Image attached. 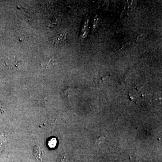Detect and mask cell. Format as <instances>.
I'll list each match as a JSON object with an SVG mask.
<instances>
[{
    "mask_svg": "<svg viewBox=\"0 0 162 162\" xmlns=\"http://www.w3.org/2000/svg\"><path fill=\"white\" fill-rule=\"evenodd\" d=\"M57 141L55 138H52L48 141V145L50 148H54L56 146Z\"/></svg>",
    "mask_w": 162,
    "mask_h": 162,
    "instance_id": "cell-6",
    "label": "cell"
},
{
    "mask_svg": "<svg viewBox=\"0 0 162 162\" xmlns=\"http://www.w3.org/2000/svg\"><path fill=\"white\" fill-rule=\"evenodd\" d=\"M33 155L37 160L40 162L42 161L44 156V152L38 144H37L33 147Z\"/></svg>",
    "mask_w": 162,
    "mask_h": 162,
    "instance_id": "cell-2",
    "label": "cell"
},
{
    "mask_svg": "<svg viewBox=\"0 0 162 162\" xmlns=\"http://www.w3.org/2000/svg\"><path fill=\"white\" fill-rule=\"evenodd\" d=\"M105 139L104 136H101L96 138V139L95 143L96 145L98 146V147H100L103 145L104 143H105Z\"/></svg>",
    "mask_w": 162,
    "mask_h": 162,
    "instance_id": "cell-4",
    "label": "cell"
},
{
    "mask_svg": "<svg viewBox=\"0 0 162 162\" xmlns=\"http://www.w3.org/2000/svg\"><path fill=\"white\" fill-rule=\"evenodd\" d=\"M2 63L5 66L9 67V68L15 69L19 67L20 61L15 56H10L5 60Z\"/></svg>",
    "mask_w": 162,
    "mask_h": 162,
    "instance_id": "cell-1",
    "label": "cell"
},
{
    "mask_svg": "<svg viewBox=\"0 0 162 162\" xmlns=\"http://www.w3.org/2000/svg\"><path fill=\"white\" fill-rule=\"evenodd\" d=\"M68 158L67 157V154H61L58 157L57 159V162H68Z\"/></svg>",
    "mask_w": 162,
    "mask_h": 162,
    "instance_id": "cell-5",
    "label": "cell"
},
{
    "mask_svg": "<svg viewBox=\"0 0 162 162\" xmlns=\"http://www.w3.org/2000/svg\"><path fill=\"white\" fill-rule=\"evenodd\" d=\"M65 37H66L65 33H58V34L55 35V37H53V39H52V42L55 43L61 42L64 40Z\"/></svg>",
    "mask_w": 162,
    "mask_h": 162,
    "instance_id": "cell-3",
    "label": "cell"
}]
</instances>
